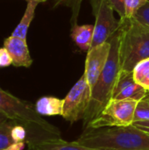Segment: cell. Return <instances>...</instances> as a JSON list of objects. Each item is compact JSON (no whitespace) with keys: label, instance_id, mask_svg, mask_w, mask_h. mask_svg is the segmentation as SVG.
<instances>
[{"label":"cell","instance_id":"obj_1","mask_svg":"<svg viewBox=\"0 0 149 150\" xmlns=\"http://www.w3.org/2000/svg\"><path fill=\"white\" fill-rule=\"evenodd\" d=\"M76 142L98 150H149V134L133 125L85 128Z\"/></svg>","mask_w":149,"mask_h":150},{"label":"cell","instance_id":"obj_2","mask_svg":"<svg viewBox=\"0 0 149 150\" xmlns=\"http://www.w3.org/2000/svg\"><path fill=\"white\" fill-rule=\"evenodd\" d=\"M108 41L111 43L109 57L97 83L91 90L90 103L83 118V125L85 128L102 112L108 103L112 100L113 90L120 72L119 51V28L110 37Z\"/></svg>","mask_w":149,"mask_h":150},{"label":"cell","instance_id":"obj_3","mask_svg":"<svg viewBox=\"0 0 149 150\" xmlns=\"http://www.w3.org/2000/svg\"><path fill=\"white\" fill-rule=\"evenodd\" d=\"M119 51L120 70L133 72L139 62L149 58V27L135 18L120 21Z\"/></svg>","mask_w":149,"mask_h":150},{"label":"cell","instance_id":"obj_4","mask_svg":"<svg viewBox=\"0 0 149 150\" xmlns=\"http://www.w3.org/2000/svg\"><path fill=\"white\" fill-rule=\"evenodd\" d=\"M0 115L28 127H37L40 130L53 135L59 136L60 131L49 124L36 112L32 104L22 100L0 87Z\"/></svg>","mask_w":149,"mask_h":150},{"label":"cell","instance_id":"obj_5","mask_svg":"<svg viewBox=\"0 0 149 150\" xmlns=\"http://www.w3.org/2000/svg\"><path fill=\"white\" fill-rule=\"evenodd\" d=\"M138 103V101L129 99H112L102 112L86 128L131 126L134 122Z\"/></svg>","mask_w":149,"mask_h":150},{"label":"cell","instance_id":"obj_6","mask_svg":"<svg viewBox=\"0 0 149 150\" xmlns=\"http://www.w3.org/2000/svg\"><path fill=\"white\" fill-rule=\"evenodd\" d=\"M91 98V88L84 74L63 99L62 117L70 123L83 120Z\"/></svg>","mask_w":149,"mask_h":150},{"label":"cell","instance_id":"obj_7","mask_svg":"<svg viewBox=\"0 0 149 150\" xmlns=\"http://www.w3.org/2000/svg\"><path fill=\"white\" fill-rule=\"evenodd\" d=\"M113 11L114 10L108 0H101L98 10L94 15L96 23L94 25V37L91 47L106 42L120 27V21L115 18Z\"/></svg>","mask_w":149,"mask_h":150},{"label":"cell","instance_id":"obj_8","mask_svg":"<svg viewBox=\"0 0 149 150\" xmlns=\"http://www.w3.org/2000/svg\"><path fill=\"white\" fill-rule=\"evenodd\" d=\"M110 50L111 43L107 40L103 44L91 47L88 51L83 74L91 90L97 83L99 76L105 67Z\"/></svg>","mask_w":149,"mask_h":150},{"label":"cell","instance_id":"obj_9","mask_svg":"<svg viewBox=\"0 0 149 150\" xmlns=\"http://www.w3.org/2000/svg\"><path fill=\"white\" fill-rule=\"evenodd\" d=\"M148 93V89L135 81L133 72L120 70L112 99H129L140 102L145 99Z\"/></svg>","mask_w":149,"mask_h":150},{"label":"cell","instance_id":"obj_10","mask_svg":"<svg viewBox=\"0 0 149 150\" xmlns=\"http://www.w3.org/2000/svg\"><path fill=\"white\" fill-rule=\"evenodd\" d=\"M4 47L7 49L12 59L14 67L29 68L32 63V59L30 55L26 39L15 37L11 35L4 41Z\"/></svg>","mask_w":149,"mask_h":150},{"label":"cell","instance_id":"obj_11","mask_svg":"<svg viewBox=\"0 0 149 150\" xmlns=\"http://www.w3.org/2000/svg\"><path fill=\"white\" fill-rule=\"evenodd\" d=\"M28 150H98L84 147L78 142H67L58 136L36 139L28 142Z\"/></svg>","mask_w":149,"mask_h":150},{"label":"cell","instance_id":"obj_12","mask_svg":"<svg viewBox=\"0 0 149 150\" xmlns=\"http://www.w3.org/2000/svg\"><path fill=\"white\" fill-rule=\"evenodd\" d=\"M35 110L43 116H61L63 99L54 97H42L35 104Z\"/></svg>","mask_w":149,"mask_h":150},{"label":"cell","instance_id":"obj_13","mask_svg":"<svg viewBox=\"0 0 149 150\" xmlns=\"http://www.w3.org/2000/svg\"><path fill=\"white\" fill-rule=\"evenodd\" d=\"M71 37L76 44L83 51H89L91 47L94 37V25H81L72 28Z\"/></svg>","mask_w":149,"mask_h":150},{"label":"cell","instance_id":"obj_14","mask_svg":"<svg viewBox=\"0 0 149 150\" xmlns=\"http://www.w3.org/2000/svg\"><path fill=\"white\" fill-rule=\"evenodd\" d=\"M25 1L27 4H26V9L25 11V13L20 22L18 23V25L16 26V28L11 33L12 36L19 37L22 39H26L28 28L31 25L32 20L34 18L35 10H36L37 5L39 4V3L34 0H25Z\"/></svg>","mask_w":149,"mask_h":150},{"label":"cell","instance_id":"obj_15","mask_svg":"<svg viewBox=\"0 0 149 150\" xmlns=\"http://www.w3.org/2000/svg\"><path fill=\"white\" fill-rule=\"evenodd\" d=\"M133 76L135 81L145 87L149 89V58L139 62L133 69Z\"/></svg>","mask_w":149,"mask_h":150},{"label":"cell","instance_id":"obj_16","mask_svg":"<svg viewBox=\"0 0 149 150\" xmlns=\"http://www.w3.org/2000/svg\"><path fill=\"white\" fill-rule=\"evenodd\" d=\"M83 0H54V6H66L71 11L70 23L72 28L77 25V19L80 14L81 5Z\"/></svg>","mask_w":149,"mask_h":150},{"label":"cell","instance_id":"obj_17","mask_svg":"<svg viewBox=\"0 0 149 150\" xmlns=\"http://www.w3.org/2000/svg\"><path fill=\"white\" fill-rule=\"evenodd\" d=\"M14 124L9 122L0 123V150L4 149L14 143L11 137V129Z\"/></svg>","mask_w":149,"mask_h":150},{"label":"cell","instance_id":"obj_18","mask_svg":"<svg viewBox=\"0 0 149 150\" xmlns=\"http://www.w3.org/2000/svg\"><path fill=\"white\" fill-rule=\"evenodd\" d=\"M149 120V102L145 98L140 101L137 105L135 114H134V122L138 121H148ZM133 122V123H134Z\"/></svg>","mask_w":149,"mask_h":150},{"label":"cell","instance_id":"obj_19","mask_svg":"<svg viewBox=\"0 0 149 150\" xmlns=\"http://www.w3.org/2000/svg\"><path fill=\"white\" fill-rule=\"evenodd\" d=\"M148 3V0H126V18L135 16L137 11Z\"/></svg>","mask_w":149,"mask_h":150},{"label":"cell","instance_id":"obj_20","mask_svg":"<svg viewBox=\"0 0 149 150\" xmlns=\"http://www.w3.org/2000/svg\"><path fill=\"white\" fill-rule=\"evenodd\" d=\"M11 137L14 143L23 142L26 137L25 128L21 125H14L11 129Z\"/></svg>","mask_w":149,"mask_h":150},{"label":"cell","instance_id":"obj_21","mask_svg":"<svg viewBox=\"0 0 149 150\" xmlns=\"http://www.w3.org/2000/svg\"><path fill=\"white\" fill-rule=\"evenodd\" d=\"M126 0H108L112 9L119 15L120 21L126 18Z\"/></svg>","mask_w":149,"mask_h":150},{"label":"cell","instance_id":"obj_22","mask_svg":"<svg viewBox=\"0 0 149 150\" xmlns=\"http://www.w3.org/2000/svg\"><path fill=\"white\" fill-rule=\"evenodd\" d=\"M139 22L149 27V3H147L144 6H142L133 17Z\"/></svg>","mask_w":149,"mask_h":150},{"label":"cell","instance_id":"obj_23","mask_svg":"<svg viewBox=\"0 0 149 150\" xmlns=\"http://www.w3.org/2000/svg\"><path fill=\"white\" fill-rule=\"evenodd\" d=\"M12 64V59L5 47L0 48V68H5Z\"/></svg>","mask_w":149,"mask_h":150},{"label":"cell","instance_id":"obj_24","mask_svg":"<svg viewBox=\"0 0 149 150\" xmlns=\"http://www.w3.org/2000/svg\"><path fill=\"white\" fill-rule=\"evenodd\" d=\"M25 142H18V143H13L11 146H9L8 148L4 149L3 150H23L25 149Z\"/></svg>","mask_w":149,"mask_h":150},{"label":"cell","instance_id":"obj_25","mask_svg":"<svg viewBox=\"0 0 149 150\" xmlns=\"http://www.w3.org/2000/svg\"><path fill=\"white\" fill-rule=\"evenodd\" d=\"M100 2H101V0H90L91 5H92V11H93V14L94 15L97 13V11L98 10Z\"/></svg>","mask_w":149,"mask_h":150},{"label":"cell","instance_id":"obj_26","mask_svg":"<svg viewBox=\"0 0 149 150\" xmlns=\"http://www.w3.org/2000/svg\"><path fill=\"white\" fill-rule=\"evenodd\" d=\"M139 129H141V130H142V131H144V132L149 134V128H139Z\"/></svg>","mask_w":149,"mask_h":150},{"label":"cell","instance_id":"obj_27","mask_svg":"<svg viewBox=\"0 0 149 150\" xmlns=\"http://www.w3.org/2000/svg\"><path fill=\"white\" fill-rule=\"evenodd\" d=\"M34 1H36V2H38V3L40 4V3H43V2H46V1H47V0H34Z\"/></svg>","mask_w":149,"mask_h":150},{"label":"cell","instance_id":"obj_28","mask_svg":"<svg viewBox=\"0 0 149 150\" xmlns=\"http://www.w3.org/2000/svg\"><path fill=\"white\" fill-rule=\"evenodd\" d=\"M146 99H147V100L149 102V93H148V97L146 98Z\"/></svg>","mask_w":149,"mask_h":150},{"label":"cell","instance_id":"obj_29","mask_svg":"<svg viewBox=\"0 0 149 150\" xmlns=\"http://www.w3.org/2000/svg\"><path fill=\"white\" fill-rule=\"evenodd\" d=\"M148 3H149V0H148Z\"/></svg>","mask_w":149,"mask_h":150},{"label":"cell","instance_id":"obj_30","mask_svg":"<svg viewBox=\"0 0 149 150\" xmlns=\"http://www.w3.org/2000/svg\"><path fill=\"white\" fill-rule=\"evenodd\" d=\"M148 92H149V89H148Z\"/></svg>","mask_w":149,"mask_h":150}]
</instances>
